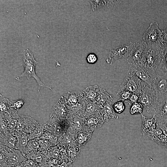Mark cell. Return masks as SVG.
Returning a JSON list of instances; mask_svg holds the SVG:
<instances>
[{"instance_id": "1", "label": "cell", "mask_w": 167, "mask_h": 167, "mask_svg": "<svg viewBox=\"0 0 167 167\" xmlns=\"http://www.w3.org/2000/svg\"><path fill=\"white\" fill-rule=\"evenodd\" d=\"M23 65L24 71L22 73L15 78L17 80H20L23 78L26 77L28 80L31 77L33 78L36 81L39 88L40 87H50L45 86L35 72V66L38 62L35 59L33 53L29 49L24 50L23 51Z\"/></svg>"}, {"instance_id": "2", "label": "cell", "mask_w": 167, "mask_h": 167, "mask_svg": "<svg viewBox=\"0 0 167 167\" xmlns=\"http://www.w3.org/2000/svg\"><path fill=\"white\" fill-rule=\"evenodd\" d=\"M164 48L165 45H148L144 61L143 64L149 68L156 71L161 61Z\"/></svg>"}, {"instance_id": "3", "label": "cell", "mask_w": 167, "mask_h": 167, "mask_svg": "<svg viewBox=\"0 0 167 167\" xmlns=\"http://www.w3.org/2000/svg\"><path fill=\"white\" fill-rule=\"evenodd\" d=\"M138 102L142 104L148 113L153 115L157 104V96L154 88L148 85H144L142 87L141 95Z\"/></svg>"}, {"instance_id": "4", "label": "cell", "mask_w": 167, "mask_h": 167, "mask_svg": "<svg viewBox=\"0 0 167 167\" xmlns=\"http://www.w3.org/2000/svg\"><path fill=\"white\" fill-rule=\"evenodd\" d=\"M128 72L133 73L148 85L152 87L157 76L156 71L143 64H130Z\"/></svg>"}, {"instance_id": "5", "label": "cell", "mask_w": 167, "mask_h": 167, "mask_svg": "<svg viewBox=\"0 0 167 167\" xmlns=\"http://www.w3.org/2000/svg\"><path fill=\"white\" fill-rule=\"evenodd\" d=\"M141 81L133 73L128 72L124 80L120 85L118 92L126 90L133 93L141 95Z\"/></svg>"}, {"instance_id": "6", "label": "cell", "mask_w": 167, "mask_h": 167, "mask_svg": "<svg viewBox=\"0 0 167 167\" xmlns=\"http://www.w3.org/2000/svg\"><path fill=\"white\" fill-rule=\"evenodd\" d=\"M143 39L148 45H165L161 31L159 29L157 22L152 23L143 35Z\"/></svg>"}, {"instance_id": "7", "label": "cell", "mask_w": 167, "mask_h": 167, "mask_svg": "<svg viewBox=\"0 0 167 167\" xmlns=\"http://www.w3.org/2000/svg\"><path fill=\"white\" fill-rule=\"evenodd\" d=\"M134 43L131 42L111 49L106 60L107 62L111 65L115 60L122 58H128L130 55Z\"/></svg>"}, {"instance_id": "8", "label": "cell", "mask_w": 167, "mask_h": 167, "mask_svg": "<svg viewBox=\"0 0 167 167\" xmlns=\"http://www.w3.org/2000/svg\"><path fill=\"white\" fill-rule=\"evenodd\" d=\"M148 48L144 41L134 43L132 50L127 61L129 65L143 64L144 61Z\"/></svg>"}, {"instance_id": "9", "label": "cell", "mask_w": 167, "mask_h": 167, "mask_svg": "<svg viewBox=\"0 0 167 167\" xmlns=\"http://www.w3.org/2000/svg\"><path fill=\"white\" fill-rule=\"evenodd\" d=\"M153 88L157 96V102L167 99V74L162 75H157Z\"/></svg>"}, {"instance_id": "10", "label": "cell", "mask_w": 167, "mask_h": 167, "mask_svg": "<svg viewBox=\"0 0 167 167\" xmlns=\"http://www.w3.org/2000/svg\"><path fill=\"white\" fill-rule=\"evenodd\" d=\"M142 124L141 131L144 138L148 139L157 126V120L153 115L151 118L147 117L141 114Z\"/></svg>"}, {"instance_id": "11", "label": "cell", "mask_w": 167, "mask_h": 167, "mask_svg": "<svg viewBox=\"0 0 167 167\" xmlns=\"http://www.w3.org/2000/svg\"><path fill=\"white\" fill-rule=\"evenodd\" d=\"M70 112L66 107L64 100L62 97L54 106L51 116L57 120L69 119Z\"/></svg>"}, {"instance_id": "12", "label": "cell", "mask_w": 167, "mask_h": 167, "mask_svg": "<svg viewBox=\"0 0 167 167\" xmlns=\"http://www.w3.org/2000/svg\"><path fill=\"white\" fill-rule=\"evenodd\" d=\"M69 119V130L71 134L75 135L87 127L85 124V119L81 116H74Z\"/></svg>"}, {"instance_id": "13", "label": "cell", "mask_w": 167, "mask_h": 167, "mask_svg": "<svg viewBox=\"0 0 167 167\" xmlns=\"http://www.w3.org/2000/svg\"><path fill=\"white\" fill-rule=\"evenodd\" d=\"M101 88L97 85L88 87L81 91V96L82 99L86 102H95Z\"/></svg>"}, {"instance_id": "14", "label": "cell", "mask_w": 167, "mask_h": 167, "mask_svg": "<svg viewBox=\"0 0 167 167\" xmlns=\"http://www.w3.org/2000/svg\"><path fill=\"white\" fill-rule=\"evenodd\" d=\"M85 119V124L88 129L94 130L101 127L103 124L104 120L101 113L93 114Z\"/></svg>"}, {"instance_id": "15", "label": "cell", "mask_w": 167, "mask_h": 167, "mask_svg": "<svg viewBox=\"0 0 167 167\" xmlns=\"http://www.w3.org/2000/svg\"><path fill=\"white\" fill-rule=\"evenodd\" d=\"M154 115L157 122L167 123V99L157 102Z\"/></svg>"}, {"instance_id": "16", "label": "cell", "mask_w": 167, "mask_h": 167, "mask_svg": "<svg viewBox=\"0 0 167 167\" xmlns=\"http://www.w3.org/2000/svg\"><path fill=\"white\" fill-rule=\"evenodd\" d=\"M93 131L86 128L77 134L75 136V139L78 147L80 148L89 141Z\"/></svg>"}, {"instance_id": "17", "label": "cell", "mask_w": 167, "mask_h": 167, "mask_svg": "<svg viewBox=\"0 0 167 167\" xmlns=\"http://www.w3.org/2000/svg\"><path fill=\"white\" fill-rule=\"evenodd\" d=\"M149 139L154 141L162 147L167 148V137L157 125Z\"/></svg>"}, {"instance_id": "18", "label": "cell", "mask_w": 167, "mask_h": 167, "mask_svg": "<svg viewBox=\"0 0 167 167\" xmlns=\"http://www.w3.org/2000/svg\"><path fill=\"white\" fill-rule=\"evenodd\" d=\"M112 103V101L108 102L102 107L100 113L103 117L104 122H108L111 118L118 119L119 118L115 114Z\"/></svg>"}, {"instance_id": "19", "label": "cell", "mask_w": 167, "mask_h": 167, "mask_svg": "<svg viewBox=\"0 0 167 167\" xmlns=\"http://www.w3.org/2000/svg\"><path fill=\"white\" fill-rule=\"evenodd\" d=\"M113 99L112 95L108 93L105 89L101 88L95 103L102 107L106 103L112 101Z\"/></svg>"}, {"instance_id": "20", "label": "cell", "mask_w": 167, "mask_h": 167, "mask_svg": "<svg viewBox=\"0 0 167 167\" xmlns=\"http://www.w3.org/2000/svg\"><path fill=\"white\" fill-rule=\"evenodd\" d=\"M86 103V107L85 112L82 116L83 118H85L93 114L100 113L102 107L95 102Z\"/></svg>"}, {"instance_id": "21", "label": "cell", "mask_w": 167, "mask_h": 167, "mask_svg": "<svg viewBox=\"0 0 167 167\" xmlns=\"http://www.w3.org/2000/svg\"><path fill=\"white\" fill-rule=\"evenodd\" d=\"M19 133H17V147L21 148H23L26 146L28 139L26 135L22 133H21V131H19Z\"/></svg>"}, {"instance_id": "22", "label": "cell", "mask_w": 167, "mask_h": 167, "mask_svg": "<svg viewBox=\"0 0 167 167\" xmlns=\"http://www.w3.org/2000/svg\"><path fill=\"white\" fill-rule=\"evenodd\" d=\"M159 66L163 73L167 74V44L165 45L163 55Z\"/></svg>"}, {"instance_id": "23", "label": "cell", "mask_w": 167, "mask_h": 167, "mask_svg": "<svg viewBox=\"0 0 167 167\" xmlns=\"http://www.w3.org/2000/svg\"><path fill=\"white\" fill-rule=\"evenodd\" d=\"M143 107L140 103L137 102L132 104L130 109V113L131 115L141 114Z\"/></svg>"}, {"instance_id": "24", "label": "cell", "mask_w": 167, "mask_h": 167, "mask_svg": "<svg viewBox=\"0 0 167 167\" xmlns=\"http://www.w3.org/2000/svg\"><path fill=\"white\" fill-rule=\"evenodd\" d=\"M80 148L78 146L72 147L68 150V153L71 161H73L77 158Z\"/></svg>"}, {"instance_id": "25", "label": "cell", "mask_w": 167, "mask_h": 167, "mask_svg": "<svg viewBox=\"0 0 167 167\" xmlns=\"http://www.w3.org/2000/svg\"><path fill=\"white\" fill-rule=\"evenodd\" d=\"M132 93L131 92L126 90L117 92V95L120 97L118 100L128 102Z\"/></svg>"}, {"instance_id": "26", "label": "cell", "mask_w": 167, "mask_h": 167, "mask_svg": "<svg viewBox=\"0 0 167 167\" xmlns=\"http://www.w3.org/2000/svg\"><path fill=\"white\" fill-rule=\"evenodd\" d=\"M25 102V101L23 99H19L15 101H9L10 105L9 108H13L16 110L20 108Z\"/></svg>"}, {"instance_id": "27", "label": "cell", "mask_w": 167, "mask_h": 167, "mask_svg": "<svg viewBox=\"0 0 167 167\" xmlns=\"http://www.w3.org/2000/svg\"><path fill=\"white\" fill-rule=\"evenodd\" d=\"M113 107L115 112L119 114L122 113L126 108L124 102L118 100L114 104Z\"/></svg>"}, {"instance_id": "28", "label": "cell", "mask_w": 167, "mask_h": 167, "mask_svg": "<svg viewBox=\"0 0 167 167\" xmlns=\"http://www.w3.org/2000/svg\"><path fill=\"white\" fill-rule=\"evenodd\" d=\"M92 6L93 11L102 7L106 5L107 1H89Z\"/></svg>"}, {"instance_id": "29", "label": "cell", "mask_w": 167, "mask_h": 167, "mask_svg": "<svg viewBox=\"0 0 167 167\" xmlns=\"http://www.w3.org/2000/svg\"><path fill=\"white\" fill-rule=\"evenodd\" d=\"M9 101L7 98H4L1 100L0 108L1 113H3L8 112L9 108Z\"/></svg>"}, {"instance_id": "30", "label": "cell", "mask_w": 167, "mask_h": 167, "mask_svg": "<svg viewBox=\"0 0 167 167\" xmlns=\"http://www.w3.org/2000/svg\"><path fill=\"white\" fill-rule=\"evenodd\" d=\"M7 140V145L8 147L11 148H14L17 147V143L16 139L15 136L13 135L10 136L8 137Z\"/></svg>"}, {"instance_id": "31", "label": "cell", "mask_w": 167, "mask_h": 167, "mask_svg": "<svg viewBox=\"0 0 167 167\" xmlns=\"http://www.w3.org/2000/svg\"><path fill=\"white\" fill-rule=\"evenodd\" d=\"M98 58L96 55L94 53H91L87 56L86 60L89 64H94L96 62Z\"/></svg>"}, {"instance_id": "32", "label": "cell", "mask_w": 167, "mask_h": 167, "mask_svg": "<svg viewBox=\"0 0 167 167\" xmlns=\"http://www.w3.org/2000/svg\"><path fill=\"white\" fill-rule=\"evenodd\" d=\"M141 95L132 93L128 102L129 105H132L133 103L138 102Z\"/></svg>"}, {"instance_id": "33", "label": "cell", "mask_w": 167, "mask_h": 167, "mask_svg": "<svg viewBox=\"0 0 167 167\" xmlns=\"http://www.w3.org/2000/svg\"><path fill=\"white\" fill-rule=\"evenodd\" d=\"M157 126L161 130L164 134L167 137V127L165 123L160 122H157Z\"/></svg>"}, {"instance_id": "34", "label": "cell", "mask_w": 167, "mask_h": 167, "mask_svg": "<svg viewBox=\"0 0 167 167\" xmlns=\"http://www.w3.org/2000/svg\"><path fill=\"white\" fill-rule=\"evenodd\" d=\"M161 32L163 42L167 44V28L162 31Z\"/></svg>"}, {"instance_id": "35", "label": "cell", "mask_w": 167, "mask_h": 167, "mask_svg": "<svg viewBox=\"0 0 167 167\" xmlns=\"http://www.w3.org/2000/svg\"><path fill=\"white\" fill-rule=\"evenodd\" d=\"M59 154V151L58 149L56 148L54 150L53 152V156L55 158L58 157Z\"/></svg>"}, {"instance_id": "36", "label": "cell", "mask_w": 167, "mask_h": 167, "mask_svg": "<svg viewBox=\"0 0 167 167\" xmlns=\"http://www.w3.org/2000/svg\"><path fill=\"white\" fill-rule=\"evenodd\" d=\"M32 146L34 148H37L39 147L38 143L36 141H32L31 143Z\"/></svg>"}, {"instance_id": "37", "label": "cell", "mask_w": 167, "mask_h": 167, "mask_svg": "<svg viewBox=\"0 0 167 167\" xmlns=\"http://www.w3.org/2000/svg\"><path fill=\"white\" fill-rule=\"evenodd\" d=\"M70 166H71V165L69 166L66 163H64L61 165L58 166L57 167H69Z\"/></svg>"}, {"instance_id": "38", "label": "cell", "mask_w": 167, "mask_h": 167, "mask_svg": "<svg viewBox=\"0 0 167 167\" xmlns=\"http://www.w3.org/2000/svg\"><path fill=\"white\" fill-rule=\"evenodd\" d=\"M165 124L166 126V127H167V123H166V124Z\"/></svg>"}, {"instance_id": "39", "label": "cell", "mask_w": 167, "mask_h": 167, "mask_svg": "<svg viewBox=\"0 0 167 167\" xmlns=\"http://www.w3.org/2000/svg\"></svg>"}]
</instances>
